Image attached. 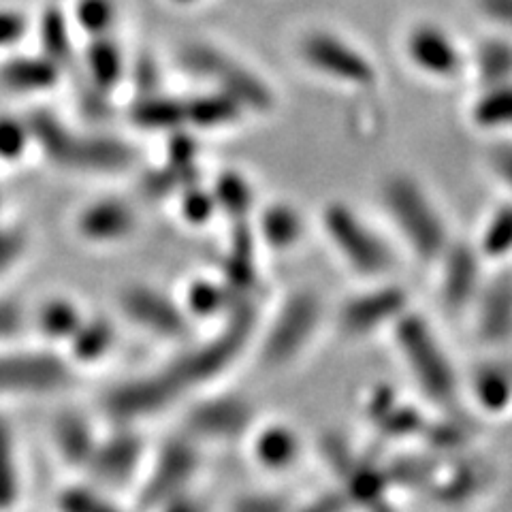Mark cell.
I'll return each mask as SVG.
<instances>
[{"mask_svg":"<svg viewBox=\"0 0 512 512\" xmlns=\"http://www.w3.org/2000/svg\"><path fill=\"white\" fill-rule=\"evenodd\" d=\"M11 512H26V510H22V508H15V510H11Z\"/></svg>","mask_w":512,"mask_h":512,"instance_id":"obj_48","label":"cell"},{"mask_svg":"<svg viewBox=\"0 0 512 512\" xmlns=\"http://www.w3.org/2000/svg\"><path fill=\"white\" fill-rule=\"evenodd\" d=\"M116 346V329L107 318H88L75 331L73 338L62 348L64 357L79 372V367L103 363Z\"/></svg>","mask_w":512,"mask_h":512,"instance_id":"obj_25","label":"cell"},{"mask_svg":"<svg viewBox=\"0 0 512 512\" xmlns=\"http://www.w3.org/2000/svg\"><path fill=\"white\" fill-rule=\"evenodd\" d=\"M152 512H212V508L205 502L203 495L197 493V489H192L184 495H178V498L160 504Z\"/></svg>","mask_w":512,"mask_h":512,"instance_id":"obj_45","label":"cell"},{"mask_svg":"<svg viewBox=\"0 0 512 512\" xmlns=\"http://www.w3.org/2000/svg\"><path fill=\"white\" fill-rule=\"evenodd\" d=\"M84 320L86 314L73 301L50 299L30 316V329L37 331L41 344L60 350V346H67Z\"/></svg>","mask_w":512,"mask_h":512,"instance_id":"obj_26","label":"cell"},{"mask_svg":"<svg viewBox=\"0 0 512 512\" xmlns=\"http://www.w3.org/2000/svg\"><path fill=\"white\" fill-rule=\"evenodd\" d=\"M171 3H178V5H195V3H201V0H171Z\"/></svg>","mask_w":512,"mask_h":512,"instance_id":"obj_47","label":"cell"},{"mask_svg":"<svg viewBox=\"0 0 512 512\" xmlns=\"http://www.w3.org/2000/svg\"><path fill=\"white\" fill-rule=\"evenodd\" d=\"M231 512H288V504L276 495L254 493L237 498Z\"/></svg>","mask_w":512,"mask_h":512,"instance_id":"obj_43","label":"cell"},{"mask_svg":"<svg viewBox=\"0 0 512 512\" xmlns=\"http://www.w3.org/2000/svg\"><path fill=\"white\" fill-rule=\"evenodd\" d=\"M32 141L58 167L82 173H122L133 165L135 154L128 143L77 133L50 114H32L28 118Z\"/></svg>","mask_w":512,"mask_h":512,"instance_id":"obj_7","label":"cell"},{"mask_svg":"<svg viewBox=\"0 0 512 512\" xmlns=\"http://www.w3.org/2000/svg\"><path fill=\"white\" fill-rule=\"evenodd\" d=\"M118 7L114 0H77L73 18L77 26L86 30L90 37H109L116 24Z\"/></svg>","mask_w":512,"mask_h":512,"instance_id":"obj_35","label":"cell"},{"mask_svg":"<svg viewBox=\"0 0 512 512\" xmlns=\"http://www.w3.org/2000/svg\"><path fill=\"white\" fill-rule=\"evenodd\" d=\"M30 331V314L18 301L0 297V346L22 342Z\"/></svg>","mask_w":512,"mask_h":512,"instance_id":"obj_39","label":"cell"},{"mask_svg":"<svg viewBox=\"0 0 512 512\" xmlns=\"http://www.w3.org/2000/svg\"><path fill=\"white\" fill-rule=\"evenodd\" d=\"M28 30L26 15L20 11L0 9V50L20 43Z\"/></svg>","mask_w":512,"mask_h":512,"instance_id":"obj_42","label":"cell"},{"mask_svg":"<svg viewBox=\"0 0 512 512\" xmlns=\"http://www.w3.org/2000/svg\"><path fill=\"white\" fill-rule=\"evenodd\" d=\"M50 434L52 448L62 466L84 474L94 455V448L99 444L103 429L96 427L90 416L77 410H69L56 416Z\"/></svg>","mask_w":512,"mask_h":512,"instance_id":"obj_19","label":"cell"},{"mask_svg":"<svg viewBox=\"0 0 512 512\" xmlns=\"http://www.w3.org/2000/svg\"><path fill=\"white\" fill-rule=\"evenodd\" d=\"M512 82V37L485 30L476 41H468L470 88Z\"/></svg>","mask_w":512,"mask_h":512,"instance_id":"obj_20","label":"cell"},{"mask_svg":"<svg viewBox=\"0 0 512 512\" xmlns=\"http://www.w3.org/2000/svg\"><path fill=\"white\" fill-rule=\"evenodd\" d=\"M203 466L205 448L184 431H173L158 446L150 448L146 468L135 487L137 510L152 512L160 504L197 489Z\"/></svg>","mask_w":512,"mask_h":512,"instance_id":"obj_10","label":"cell"},{"mask_svg":"<svg viewBox=\"0 0 512 512\" xmlns=\"http://www.w3.org/2000/svg\"><path fill=\"white\" fill-rule=\"evenodd\" d=\"M175 141L180 143V146H184V148H188V156H173L171 160H169V171L171 173H178V171H182V169H195V160H197V148H195V143H192V139H188V137H184V135H175ZM173 154H186V150H178V148H173L171 150Z\"/></svg>","mask_w":512,"mask_h":512,"instance_id":"obj_46","label":"cell"},{"mask_svg":"<svg viewBox=\"0 0 512 512\" xmlns=\"http://www.w3.org/2000/svg\"><path fill=\"white\" fill-rule=\"evenodd\" d=\"M472 9L487 30L512 37V0H472Z\"/></svg>","mask_w":512,"mask_h":512,"instance_id":"obj_40","label":"cell"},{"mask_svg":"<svg viewBox=\"0 0 512 512\" xmlns=\"http://www.w3.org/2000/svg\"><path fill=\"white\" fill-rule=\"evenodd\" d=\"M58 512H122L114 495L92 485H71L62 489L56 498Z\"/></svg>","mask_w":512,"mask_h":512,"instance_id":"obj_34","label":"cell"},{"mask_svg":"<svg viewBox=\"0 0 512 512\" xmlns=\"http://www.w3.org/2000/svg\"><path fill=\"white\" fill-rule=\"evenodd\" d=\"M184 116L188 126L201 128V131H229L248 118V111L229 94L210 88V92L184 101Z\"/></svg>","mask_w":512,"mask_h":512,"instance_id":"obj_24","label":"cell"},{"mask_svg":"<svg viewBox=\"0 0 512 512\" xmlns=\"http://www.w3.org/2000/svg\"><path fill=\"white\" fill-rule=\"evenodd\" d=\"M137 227V212L120 199H101L86 205L77 216V231L94 244H116Z\"/></svg>","mask_w":512,"mask_h":512,"instance_id":"obj_21","label":"cell"},{"mask_svg":"<svg viewBox=\"0 0 512 512\" xmlns=\"http://www.w3.org/2000/svg\"><path fill=\"white\" fill-rule=\"evenodd\" d=\"M118 303L122 314L135 327L154 335V338L182 342L188 335L190 318L182 303H175L171 297L156 291V288H124L118 297Z\"/></svg>","mask_w":512,"mask_h":512,"instance_id":"obj_15","label":"cell"},{"mask_svg":"<svg viewBox=\"0 0 512 512\" xmlns=\"http://www.w3.org/2000/svg\"><path fill=\"white\" fill-rule=\"evenodd\" d=\"M478 342L489 348L512 344V267L489 269L470 314Z\"/></svg>","mask_w":512,"mask_h":512,"instance_id":"obj_16","label":"cell"},{"mask_svg":"<svg viewBox=\"0 0 512 512\" xmlns=\"http://www.w3.org/2000/svg\"><path fill=\"white\" fill-rule=\"evenodd\" d=\"M86 67L96 88L111 90L126 73V62L116 41L109 37L94 39L86 52Z\"/></svg>","mask_w":512,"mask_h":512,"instance_id":"obj_32","label":"cell"},{"mask_svg":"<svg viewBox=\"0 0 512 512\" xmlns=\"http://www.w3.org/2000/svg\"><path fill=\"white\" fill-rule=\"evenodd\" d=\"M60 67L43 56H15L0 67V86L11 92L35 94L58 84Z\"/></svg>","mask_w":512,"mask_h":512,"instance_id":"obj_27","label":"cell"},{"mask_svg":"<svg viewBox=\"0 0 512 512\" xmlns=\"http://www.w3.org/2000/svg\"><path fill=\"white\" fill-rule=\"evenodd\" d=\"M308 218L291 201H274L256 207L250 229L256 244L276 254L295 252L308 237Z\"/></svg>","mask_w":512,"mask_h":512,"instance_id":"obj_17","label":"cell"},{"mask_svg":"<svg viewBox=\"0 0 512 512\" xmlns=\"http://www.w3.org/2000/svg\"><path fill=\"white\" fill-rule=\"evenodd\" d=\"M250 455L256 466L267 472L291 470L301 455L297 431L286 423H256L248 436Z\"/></svg>","mask_w":512,"mask_h":512,"instance_id":"obj_22","label":"cell"},{"mask_svg":"<svg viewBox=\"0 0 512 512\" xmlns=\"http://www.w3.org/2000/svg\"><path fill=\"white\" fill-rule=\"evenodd\" d=\"M233 301H235V295L229 291L227 284L199 280L190 286V291L186 293V301L182 303V306H184L188 318H192V316L214 318V316H222V314L229 316L231 312H224L227 308H231L235 312V308H239V306L233 308Z\"/></svg>","mask_w":512,"mask_h":512,"instance_id":"obj_33","label":"cell"},{"mask_svg":"<svg viewBox=\"0 0 512 512\" xmlns=\"http://www.w3.org/2000/svg\"><path fill=\"white\" fill-rule=\"evenodd\" d=\"M470 391L485 412H506L512 406V370L498 361L480 363L470 374Z\"/></svg>","mask_w":512,"mask_h":512,"instance_id":"obj_28","label":"cell"},{"mask_svg":"<svg viewBox=\"0 0 512 512\" xmlns=\"http://www.w3.org/2000/svg\"><path fill=\"white\" fill-rule=\"evenodd\" d=\"M133 122L148 131H178L186 124L184 101L167 99L163 94H143L133 107Z\"/></svg>","mask_w":512,"mask_h":512,"instance_id":"obj_31","label":"cell"},{"mask_svg":"<svg viewBox=\"0 0 512 512\" xmlns=\"http://www.w3.org/2000/svg\"><path fill=\"white\" fill-rule=\"evenodd\" d=\"M256 423V410L248 397L205 391L186 402L180 431L207 448L248 440Z\"/></svg>","mask_w":512,"mask_h":512,"instance_id":"obj_12","label":"cell"},{"mask_svg":"<svg viewBox=\"0 0 512 512\" xmlns=\"http://www.w3.org/2000/svg\"><path fill=\"white\" fill-rule=\"evenodd\" d=\"M67 18L58 11L50 9L43 15L41 24V41H43V54L62 67V62L71 56V35Z\"/></svg>","mask_w":512,"mask_h":512,"instance_id":"obj_36","label":"cell"},{"mask_svg":"<svg viewBox=\"0 0 512 512\" xmlns=\"http://www.w3.org/2000/svg\"><path fill=\"white\" fill-rule=\"evenodd\" d=\"M303 73L338 92L365 96L382 86V69L370 47L333 24H308L293 39Z\"/></svg>","mask_w":512,"mask_h":512,"instance_id":"obj_3","label":"cell"},{"mask_svg":"<svg viewBox=\"0 0 512 512\" xmlns=\"http://www.w3.org/2000/svg\"><path fill=\"white\" fill-rule=\"evenodd\" d=\"M77 370L52 346L13 342L0 346V402L41 399L71 389Z\"/></svg>","mask_w":512,"mask_h":512,"instance_id":"obj_9","label":"cell"},{"mask_svg":"<svg viewBox=\"0 0 512 512\" xmlns=\"http://www.w3.org/2000/svg\"><path fill=\"white\" fill-rule=\"evenodd\" d=\"M468 126L478 135L491 139L512 137V82L470 88L463 107Z\"/></svg>","mask_w":512,"mask_h":512,"instance_id":"obj_18","label":"cell"},{"mask_svg":"<svg viewBox=\"0 0 512 512\" xmlns=\"http://www.w3.org/2000/svg\"><path fill=\"white\" fill-rule=\"evenodd\" d=\"M212 195L218 212L233 218L235 224L250 222L256 207H259L252 184L239 171H222L212 186Z\"/></svg>","mask_w":512,"mask_h":512,"instance_id":"obj_30","label":"cell"},{"mask_svg":"<svg viewBox=\"0 0 512 512\" xmlns=\"http://www.w3.org/2000/svg\"><path fill=\"white\" fill-rule=\"evenodd\" d=\"M389 335L399 359L423 395L440 406L455 404L461 380L431 318L412 306Z\"/></svg>","mask_w":512,"mask_h":512,"instance_id":"obj_5","label":"cell"},{"mask_svg":"<svg viewBox=\"0 0 512 512\" xmlns=\"http://www.w3.org/2000/svg\"><path fill=\"white\" fill-rule=\"evenodd\" d=\"M32 141L28 120L0 116V160H20Z\"/></svg>","mask_w":512,"mask_h":512,"instance_id":"obj_38","label":"cell"},{"mask_svg":"<svg viewBox=\"0 0 512 512\" xmlns=\"http://www.w3.org/2000/svg\"><path fill=\"white\" fill-rule=\"evenodd\" d=\"M182 64L192 75L210 82V88L229 94L248 111V116H269L278 107V92L269 79L252 64L218 45H186Z\"/></svg>","mask_w":512,"mask_h":512,"instance_id":"obj_8","label":"cell"},{"mask_svg":"<svg viewBox=\"0 0 512 512\" xmlns=\"http://www.w3.org/2000/svg\"><path fill=\"white\" fill-rule=\"evenodd\" d=\"M470 239L489 269L512 267V201L493 203Z\"/></svg>","mask_w":512,"mask_h":512,"instance_id":"obj_23","label":"cell"},{"mask_svg":"<svg viewBox=\"0 0 512 512\" xmlns=\"http://www.w3.org/2000/svg\"><path fill=\"white\" fill-rule=\"evenodd\" d=\"M24 248H26V239L20 231L0 229V274H3L5 269H9L13 263L20 261Z\"/></svg>","mask_w":512,"mask_h":512,"instance_id":"obj_44","label":"cell"},{"mask_svg":"<svg viewBox=\"0 0 512 512\" xmlns=\"http://www.w3.org/2000/svg\"><path fill=\"white\" fill-rule=\"evenodd\" d=\"M404 67L431 86L466 84L468 41L436 18H414L397 37Z\"/></svg>","mask_w":512,"mask_h":512,"instance_id":"obj_6","label":"cell"},{"mask_svg":"<svg viewBox=\"0 0 512 512\" xmlns=\"http://www.w3.org/2000/svg\"><path fill=\"white\" fill-rule=\"evenodd\" d=\"M314 229L338 265L357 282L397 278L404 254L380 218L348 199H327L318 207Z\"/></svg>","mask_w":512,"mask_h":512,"instance_id":"obj_2","label":"cell"},{"mask_svg":"<svg viewBox=\"0 0 512 512\" xmlns=\"http://www.w3.org/2000/svg\"><path fill=\"white\" fill-rule=\"evenodd\" d=\"M431 271L440 310L453 318H466L489 276V265L472 239L455 237Z\"/></svg>","mask_w":512,"mask_h":512,"instance_id":"obj_14","label":"cell"},{"mask_svg":"<svg viewBox=\"0 0 512 512\" xmlns=\"http://www.w3.org/2000/svg\"><path fill=\"white\" fill-rule=\"evenodd\" d=\"M216 212L218 207H216L212 190L199 188L195 184L184 188L182 214L190 224H207V220H210Z\"/></svg>","mask_w":512,"mask_h":512,"instance_id":"obj_41","label":"cell"},{"mask_svg":"<svg viewBox=\"0 0 512 512\" xmlns=\"http://www.w3.org/2000/svg\"><path fill=\"white\" fill-rule=\"evenodd\" d=\"M380 220L404 259L431 269L457 237L446 207L410 169H391L376 186Z\"/></svg>","mask_w":512,"mask_h":512,"instance_id":"obj_1","label":"cell"},{"mask_svg":"<svg viewBox=\"0 0 512 512\" xmlns=\"http://www.w3.org/2000/svg\"><path fill=\"white\" fill-rule=\"evenodd\" d=\"M24 491V472L20 444L13 425L0 414V512L20 508Z\"/></svg>","mask_w":512,"mask_h":512,"instance_id":"obj_29","label":"cell"},{"mask_svg":"<svg viewBox=\"0 0 512 512\" xmlns=\"http://www.w3.org/2000/svg\"><path fill=\"white\" fill-rule=\"evenodd\" d=\"M485 167L493 184L500 188V197L512 201V137L489 141Z\"/></svg>","mask_w":512,"mask_h":512,"instance_id":"obj_37","label":"cell"},{"mask_svg":"<svg viewBox=\"0 0 512 512\" xmlns=\"http://www.w3.org/2000/svg\"><path fill=\"white\" fill-rule=\"evenodd\" d=\"M412 306L408 286L399 278L357 282L355 291L331 308V327L346 340H367L378 333L389 335Z\"/></svg>","mask_w":512,"mask_h":512,"instance_id":"obj_11","label":"cell"},{"mask_svg":"<svg viewBox=\"0 0 512 512\" xmlns=\"http://www.w3.org/2000/svg\"><path fill=\"white\" fill-rule=\"evenodd\" d=\"M327 325L331 308L323 293L308 284L295 286L276 303L263 327L259 323L252 346L256 359L265 370H286L308 355Z\"/></svg>","mask_w":512,"mask_h":512,"instance_id":"obj_4","label":"cell"},{"mask_svg":"<svg viewBox=\"0 0 512 512\" xmlns=\"http://www.w3.org/2000/svg\"><path fill=\"white\" fill-rule=\"evenodd\" d=\"M146 436L141 427L131 425H109L103 429L99 444L86 468V476L92 487L109 495L137 487L143 468L150 455Z\"/></svg>","mask_w":512,"mask_h":512,"instance_id":"obj_13","label":"cell"}]
</instances>
